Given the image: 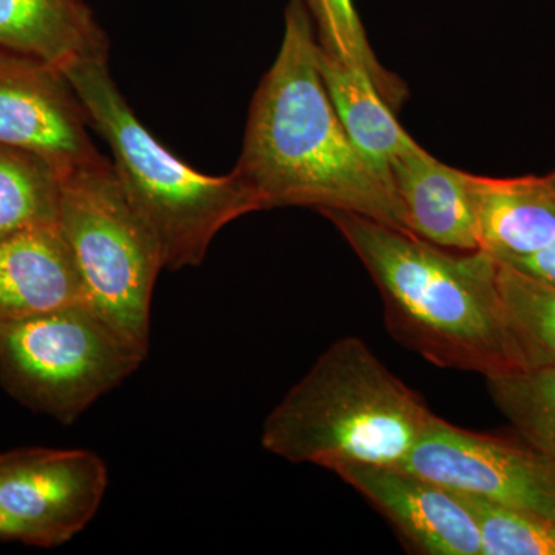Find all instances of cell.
Here are the masks:
<instances>
[{"label": "cell", "mask_w": 555, "mask_h": 555, "mask_svg": "<svg viewBox=\"0 0 555 555\" xmlns=\"http://www.w3.org/2000/svg\"><path fill=\"white\" fill-rule=\"evenodd\" d=\"M145 358L87 305L0 326V383L20 403L65 426Z\"/></svg>", "instance_id": "8992f818"}, {"label": "cell", "mask_w": 555, "mask_h": 555, "mask_svg": "<svg viewBox=\"0 0 555 555\" xmlns=\"http://www.w3.org/2000/svg\"><path fill=\"white\" fill-rule=\"evenodd\" d=\"M369 275L398 343L438 367L485 378L529 367L499 287V261L455 251L349 211H321Z\"/></svg>", "instance_id": "7a4b0ae2"}, {"label": "cell", "mask_w": 555, "mask_h": 555, "mask_svg": "<svg viewBox=\"0 0 555 555\" xmlns=\"http://www.w3.org/2000/svg\"><path fill=\"white\" fill-rule=\"evenodd\" d=\"M318 67L346 133L360 155L393 189L390 164L401 152L415 144L398 124L393 109L383 100L366 73L321 49Z\"/></svg>", "instance_id": "9a60e30c"}, {"label": "cell", "mask_w": 555, "mask_h": 555, "mask_svg": "<svg viewBox=\"0 0 555 555\" xmlns=\"http://www.w3.org/2000/svg\"><path fill=\"white\" fill-rule=\"evenodd\" d=\"M86 109L90 126L107 142L113 170L127 199L163 248L166 269L195 268L229 222L264 210L235 170L208 177L178 159L134 115L108 72V57L62 68Z\"/></svg>", "instance_id": "277c9868"}, {"label": "cell", "mask_w": 555, "mask_h": 555, "mask_svg": "<svg viewBox=\"0 0 555 555\" xmlns=\"http://www.w3.org/2000/svg\"><path fill=\"white\" fill-rule=\"evenodd\" d=\"M91 310L147 357L163 248L107 159L62 175L60 218Z\"/></svg>", "instance_id": "5b68a950"}, {"label": "cell", "mask_w": 555, "mask_h": 555, "mask_svg": "<svg viewBox=\"0 0 555 555\" xmlns=\"http://www.w3.org/2000/svg\"><path fill=\"white\" fill-rule=\"evenodd\" d=\"M89 126L60 68L0 50V144L38 153L64 173L104 159Z\"/></svg>", "instance_id": "9c48e42d"}, {"label": "cell", "mask_w": 555, "mask_h": 555, "mask_svg": "<svg viewBox=\"0 0 555 555\" xmlns=\"http://www.w3.org/2000/svg\"><path fill=\"white\" fill-rule=\"evenodd\" d=\"M486 382L496 409L518 436L555 463V367L518 369Z\"/></svg>", "instance_id": "e0dca14e"}, {"label": "cell", "mask_w": 555, "mask_h": 555, "mask_svg": "<svg viewBox=\"0 0 555 555\" xmlns=\"http://www.w3.org/2000/svg\"><path fill=\"white\" fill-rule=\"evenodd\" d=\"M499 287L529 367H555V287L500 261Z\"/></svg>", "instance_id": "d6986e66"}, {"label": "cell", "mask_w": 555, "mask_h": 555, "mask_svg": "<svg viewBox=\"0 0 555 555\" xmlns=\"http://www.w3.org/2000/svg\"><path fill=\"white\" fill-rule=\"evenodd\" d=\"M503 264L511 266L526 275L535 278L537 281H542L547 286L555 287V241L531 257L514 259Z\"/></svg>", "instance_id": "44dd1931"}, {"label": "cell", "mask_w": 555, "mask_h": 555, "mask_svg": "<svg viewBox=\"0 0 555 555\" xmlns=\"http://www.w3.org/2000/svg\"><path fill=\"white\" fill-rule=\"evenodd\" d=\"M476 521L481 555H555V521L454 491Z\"/></svg>", "instance_id": "ffe728a7"}, {"label": "cell", "mask_w": 555, "mask_h": 555, "mask_svg": "<svg viewBox=\"0 0 555 555\" xmlns=\"http://www.w3.org/2000/svg\"><path fill=\"white\" fill-rule=\"evenodd\" d=\"M352 486L415 553L481 555L480 534L454 491L398 466H346Z\"/></svg>", "instance_id": "30bf717a"}, {"label": "cell", "mask_w": 555, "mask_h": 555, "mask_svg": "<svg viewBox=\"0 0 555 555\" xmlns=\"http://www.w3.org/2000/svg\"><path fill=\"white\" fill-rule=\"evenodd\" d=\"M547 178H550L551 184H553V188L555 189V171L554 173L547 175Z\"/></svg>", "instance_id": "603a6c76"}, {"label": "cell", "mask_w": 555, "mask_h": 555, "mask_svg": "<svg viewBox=\"0 0 555 555\" xmlns=\"http://www.w3.org/2000/svg\"><path fill=\"white\" fill-rule=\"evenodd\" d=\"M306 5L317 24L321 49L349 67L366 73L390 108H400L408 98L406 86L379 64L352 0H306Z\"/></svg>", "instance_id": "ac0fdd59"}, {"label": "cell", "mask_w": 555, "mask_h": 555, "mask_svg": "<svg viewBox=\"0 0 555 555\" xmlns=\"http://www.w3.org/2000/svg\"><path fill=\"white\" fill-rule=\"evenodd\" d=\"M451 489L555 521V463L526 443L437 416L398 466Z\"/></svg>", "instance_id": "52a82bcc"}, {"label": "cell", "mask_w": 555, "mask_h": 555, "mask_svg": "<svg viewBox=\"0 0 555 555\" xmlns=\"http://www.w3.org/2000/svg\"><path fill=\"white\" fill-rule=\"evenodd\" d=\"M478 244L500 262L531 257L555 241V189L547 177L473 175Z\"/></svg>", "instance_id": "4fadbf2b"}, {"label": "cell", "mask_w": 555, "mask_h": 555, "mask_svg": "<svg viewBox=\"0 0 555 555\" xmlns=\"http://www.w3.org/2000/svg\"><path fill=\"white\" fill-rule=\"evenodd\" d=\"M0 50L62 68L108 57V42L82 0H0Z\"/></svg>", "instance_id": "5bb4252c"}, {"label": "cell", "mask_w": 555, "mask_h": 555, "mask_svg": "<svg viewBox=\"0 0 555 555\" xmlns=\"http://www.w3.org/2000/svg\"><path fill=\"white\" fill-rule=\"evenodd\" d=\"M108 486L100 455L25 448L0 454V505L25 545L56 547L93 520Z\"/></svg>", "instance_id": "ba28073f"}, {"label": "cell", "mask_w": 555, "mask_h": 555, "mask_svg": "<svg viewBox=\"0 0 555 555\" xmlns=\"http://www.w3.org/2000/svg\"><path fill=\"white\" fill-rule=\"evenodd\" d=\"M62 175L38 153L0 144V240L57 224Z\"/></svg>", "instance_id": "2e32d148"}, {"label": "cell", "mask_w": 555, "mask_h": 555, "mask_svg": "<svg viewBox=\"0 0 555 555\" xmlns=\"http://www.w3.org/2000/svg\"><path fill=\"white\" fill-rule=\"evenodd\" d=\"M436 418L363 339L345 337L332 343L273 408L261 444L287 462L332 473L400 466Z\"/></svg>", "instance_id": "3957f363"}, {"label": "cell", "mask_w": 555, "mask_h": 555, "mask_svg": "<svg viewBox=\"0 0 555 555\" xmlns=\"http://www.w3.org/2000/svg\"><path fill=\"white\" fill-rule=\"evenodd\" d=\"M390 177L409 233L448 250H480L473 175L440 163L415 142L392 160Z\"/></svg>", "instance_id": "8fae6325"}, {"label": "cell", "mask_w": 555, "mask_h": 555, "mask_svg": "<svg viewBox=\"0 0 555 555\" xmlns=\"http://www.w3.org/2000/svg\"><path fill=\"white\" fill-rule=\"evenodd\" d=\"M262 207L349 211L409 233L396 193L346 133L318 67L306 0H291L284 38L248 112L235 169Z\"/></svg>", "instance_id": "6da1fadb"}, {"label": "cell", "mask_w": 555, "mask_h": 555, "mask_svg": "<svg viewBox=\"0 0 555 555\" xmlns=\"http://www.w3.org/2000/svg\"><path fill=\"white\" fill-rule=\"evenodd\" d=\"M0 540H3V542H13V540L14 542H20L16 528L11 524L2 505H0Z\"/></svg>", "instance_id": "7402d4cb"}, {"label": "cell", "mask_w": 555, "mask_h": 555, "mask_svg": "<svg viewBox=\"0 0 555 555\" xmlns=\"http://www.w3.org/2000/svg\"><path fill=\"white\" fill-rule=\"evenodd\" d=\"M75 305L86 292L60 224L0 240V326Z\"/></svg>", "instance_id": "7c38bea8"}]
</instances>
